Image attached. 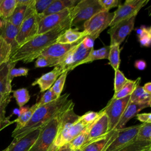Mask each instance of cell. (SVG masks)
<instances>
[{"instance_id": "cell-1", "label": "cell", "mask_w": 151, "mask_h": 151, "mask_svg": "<svg viewBox=\"0 0 151 151\" xmlns=\"http://www.w3.org/2000/svg\"><path fill=\"white\" fill-rule=\"evenodd\" d=\"M71 28L70 15L61 24L52 29L34 38L19 47L11 56L9 62L16 63L22 61L28 63L37 59L40 54L49 46L55 43L58 37L66 29Z\"/></svg>"}, {"instance_id": "cell-2", "label": "cell", "mask_w": 151, "mask_h": 151, "mask_svg": "<svg viewBox=\"0 0 151 151\" xmlns=\"http://www.w3.org/2000/svg\"><path fill=\"white\" fill-rule=\"evenodd\" d=\"M68 93L61 95L56 100L37 107L30 120L22 128L12 132V137L14 139H19L29 132L42 127L58 116L72 101L68 99Z\"/></svg>"}, {"instance_id": "cell-3", "label": "cell", "mask_w": 151, "mask_h": 151, "mask_svg": "<svg viewBox=\"0 0 151 151\" xmlns=\"http://www.w3.org/2000/svg\"><path fill=\"white\" fill-rule=\"evenodd\" d=\"M103 10L99 0H80L71 9V28L81 23L83 24L93 15Z\"/></svg>"}, {"instance_id": "cell-4", "label": "cell", "mask_w": 151, "mask_h": 151, "mask_svg": "<svg viewBox=\"0 0 151 151\" xmlns=\"http://www.w3.org/2000/svg\"><path fill=\"white\" fill-rule=\"evenodd\" d=\"M58 116L41 127L39 135L29 151H52L58 129Z\"/></svg>"}, {"instance_id": "cell-5", "label": "cell", "mask_w": 151, "mask_h": 151, "mask_svg": "<svg viewBox=\"0 0 151 151\" xmlns=\"http://www.w3.org/2000/svg\"><path fill=\"white\" fill-rule=\"evenodd\" d=\"M83 38L59 59L58 64L56 66L59 68L61 74L65 71H71L78 66L79 64L88 56L93 50L88 49L84 46L82 42Z\"/></svg>"}, {"instance_id": "cell-6", "label": "cell", "mask_w": 151, "mask_h": 151, "mask_svg": "<svg viewBox=\"0 0 151 151\" xmlns=\"http://www.w3.org/2000/svg\"><path fill=\"white\" fill-rule=\"evenodd\" d=\"M74 103L71 101L58 114V129L54 143V149L65 144L67 134L72 125L79 119L80 116L74 111Z\"/></svg>"}, {"instance_id": "cell-7", "label": "cell", "mask_w": 151, "mask_h": 151, "mask_svg": "<svg viewBox=\"0 0 151 151\" xmlns=\"http://www.w3.org/2000/svg\"><path fill=\"white\" fill-rule=\"evenodd\" d=\"M113 17V12L104 10L100 11L83 24V31L87 35L96 40L102 31L110 26Z\"/></svg>"}, {"instance_id": "cell-8", "label": "cell", "mask_w": 151, "mask_h": 151, "mask_svg": "<svg viewBox=\"0 0 151 151\" xmlns=\"http://www.w3.org/2000/svg\"><path fill=\"white\" fill-rule=\"evenodd\" d=\"M130 96L115 99H111L103 110L107 116L109 125V132L115 130L116 126L123 112L130 102Z\"/></svg>"}, {"instance_id": "cell-9", "label": "cell", "mask_w": 151, "mask_h": 151, "mask_svg": "<svg viewBox=\"0 0 151 151\" xmlns=\"http://www.w3.org/2000/svg\"><path fill=\"white\" fill-rule=\"evenodd\" d=\"M147 2L148 0H126L124 3L119 5L113 12L114 17L110 26L112 27L122 21L136 16L140 9Z\"/></svg>"}, {"instance_id": "cell-10", "label": "cell", "mask_w": 151, "mask_h": 151, "mask_svg": "<svg viewBox=\"0 0 151 151\" xmlns=\"http://www.w3.org/2000/svg\"><path fill=\"white\" fill-rule=\"evenodd\" d=\"M40 20L36 13L24 19L18 28L16 41L19 47L25 44L38 35V22Z\"/></svg>"}, {"instance_id": "cell-11", "label": "cell", "mask_w": 151, "mask_h": 151, "mask_svg": "<svg viewBox=\"0 0 151 151\" xmlns=\"http://www.w3.org/2000/svg\"><path fill=\"white\" fill-rule=\"evenodd\" d=\"M140 124L116 130V134L106 151H118L126 146L136 141Z\"/></svg>"}, {"instance_id": "cell-12", "label": "cell", "mask_w": 151, "mask_h": 151, "mask_svg": "<svg viewBox=\"0 0 151 151\" xmlns=\"http://www.w3.org/2000/svg\"><path fill=\"white\" fill-rule=\"evenodd\" d=\"M136 16L122 21L113 25L108 30L110 37V45H119L123 42L124 39L133 30Z\"/></svg>"}, {"instance_id": "cell-13", "label": "cell", "mask_w": 151, "mask_h": 151, "mask_svg": "<svg viewBox=\"0 0 151 151\" xmlns=\"http://www.w3.org/2000/svg\"><path fill=\"white\" fill-rule=\"evenodd\" d=\"M71 9H66L42 18L38 22V35L47 32L64 22L70 17Z\"/></svg>"}, {"instance_id": "cell-14", "label": "cell", "mask_w": 151, "mask_h": 151, "mask_svg": "<svg viewBox=\"0 0 151 151\" xmlns=\"http://www.w3.org/2000/svg\"><path fill=\"white\" fill-rule=\"evenodd\" d=\"M109 132V120L103 109L100 110L99 116L91 123L86 143L93 140L101 137Z\"/></svg>"}, {"instance_id": "cell-15", "label": "cell", "mask_w": 151, "mask_h": 151, "mask_svg": "<svg viewBox=\"0 0 151 151\" xmlns=\"http://www.w3.org/2000/svg\"><path fill=\"white\" fill-rule=\"evenodd\" d=\"M40 129L34 130L19 139H14L8 146V151H29L39 135Z\"/></svg>"}, {"instance_id": "cell-16", "label": "cell", "mask_w": 151, "mask_h": 151, "mask_svg": "<svg viewBox=\"0 0 151 151\" xmlns=\"http://www.w3.org/2000/svg\"><path fill=\"white\" fill-rule=\"evenodd\" d=\"M2 21L3 25L0 29V37L10 45L12 55L19 47L16 41L18 28L6 19H2Z\"/></svg>"}, {"instance_id": "cell-17", "label": "cell", "mask_w": 151, "mask_h": 151, "mask_svg": "<svg viewBox=\"0 0 151 151\" xmlns=\"http://www.w3.org/2000/svg\"><path fill=\"white\" fill-rule=\"evenodd\" d=\"M34 4L35 0H32L28 5H17L12 15L6 20L19 28L25 18L35 13Z\"/></svg>"}, {"instance_id": "cell-18", "label": "cell", "mask_w": 151, "mask_h": 151, "mask_svg": "<svg viewBox=\"0 0 151 151\" xmlns=\"http://www.w3.org/2000/svg\"><path fill=\"white\" fill-rule=\"evenodd\" d=\"M150 106L151 104L150 103H140L130 101L120 119L115 130L124 128L126 123L132 118L136 116L140 111L145 108L149 107Z\"/></svg>"}, {"instance_id": "cell-19", "label": "cell", "mask_w": 151, "mask_h": 151, "mask_svg": "<svg viewBox=\"0 0 151 151\" xmlns=\"http://www.w3.org/2000/svg\"><path fill=\"white\" fill-rule=\"evenodd\" d=\"M116 130H111L106 135L93 140L85 144L81 148V151H106L109 145L114 139Z\"/></svg>"}, {"instance_id": "cell-20", "label": "cell", "mask_w": 151, "mask_h": 151, "mask_svg": "<svg viewBox=\"0 0 151 151\" xmlns=\"http://www.w3.org/2000/svg\"><path fill=\"white\" fill-rule=\"evenodd\" d=\"M61 74V73L59 68L57 66H55L52 71L43 74L40 78L36 79L32 83V86L38 85L40 88V92L42 93L50 89Z\"/></svg>"}, {"instance_id": "cell-21", "label": "cell", "mask_w": 151, "mask_h": 151, "mask_svg": "<svg viewBox=\"0 0 151 151\" xmlns=\"http://www.w3.org/2000/svg\"><path fill=\"white\" fill-rule=\"evenodd\" d=\"M80 40L73 44L54 43L49 46L48 48L45 49L40 54L39 57L43 56L51 57L55 59H60L63 57L72 47L76 45Z\"/></svg>"}, {"instance_id": "cell-22", "label": "cell", "mask_w": 151, "mask_h": 151, "mask_svg": "<svg viewBox=\"0 0 151 151\" xmlns=\"http://www.w3.org/2000/svg\"><path fill=\"white\" fill-rule=\"evenodd\" d=\"M15 64L8 61L0 67V96L10 95L12 92V83L9 80V72Z\"/></svg>"}, {"instance_id": "cell-23", "label": "cell", "mask_w": 151, "mask_h": 151, "mask_svg": "<svg viewBox=\"0 0 151 151\" xmlns=\"http://www.w3.org/2000/svg\"><path fill=\"white\" fill-rule=\"evenodd\" d=\"M79 1H80L78 0H54L44 13L40 17H38L41 19L47 15L57 13L66 9H71L74 8Z\"/></svg>"}, {"instance_id": "cell-24", "label": "cell", "mask_w": 151, "mask_h": 151, "mask_svg": "<svg viewBox=\"0 0 151 151\" xmlns=\"http://www.w3.org/2000/svg\"><path fill=\"white\" fill-rule=\"evenodd\" d=\"M86 35L87 34L84 31H80L76 29L70 28L58 37L55 43L73 44L78 41Z\"/></svg>"}, {"instance_id": "cell-25", "label": "cell", "mask_w": 151, "mask_h": 151, "mask_svg": "<svg viewBox=\"0 0 151 151\" xmlns=\"http://www.w3.org/2000/svg\"><path fill=\"white\" fill-rule=\"evenodd\" d=\"M37 107V103L28 109V107H21L19 109V113L18 117L14 120V122L17 123L16 127L14 130H17L22 128L30 120Z\"/></svg>"}, {"instance_id": "cell-26", "label": "cell", "mask_w": 151, "mask_h": 151, "mask_svg": "<svg viewBox=\"0 0 151 151\" xmlns=\"http://www.w3.org/2000/svg\"><path fill=\"white\" fill-rule=\"evenodd\" d=\"M11 97L10 95L0 96V131L14 123V121L9 120V117H5L6 107L10 102Z\"/></svg>"}, {"instance_id": "cell-27", "label": "cell", "mask_w": 151, "mask_h": 151, "mask_svg": "<svg viewBox=\"0 0 151 151\" xmlns=\"http://www.w3.org/2000/svg\"><path fill=\"white\" fill-rule=\"evenodd\" d=\"M141 78L139 77L135 80H129L125 83V84L122 87V88L116 93H114L113 99H119L130 96L136 88L139 86L140 83Z\"/></svg>"}, {"instance_id": "cell-28", "label": "cell", "mask_w": 151, "mask_h": 151, "mask_svg": "<svg viewBox=\"0 0 151 151\" xmlns=\"http://www.w3.org/2000/svg\"><path fill=\"white\" fill-rule=\"evenodd\" d=\"M109 50L110 46H104L98 50L93 49L88 56L83 61H82L78 65L83 64L89 63L97 60L108 59Z\"/></svg>"}, {"instance_id": "cell-29", "label": "cell", "mask_w": 151, "mask_h": 151, "mask_svg": "<svg viewBox=\"0 0 151 151\" xmlns=\"http://www.w3.org/2000/svg\"><path fill=\"white\" fill-rule=\"evenodd\" d=\"M17 6V0H0V18L7 19Z\"/></svg>"}, {"instance_id": "cell-30", "label": "cell", "mask_w": 151, "mask_h": 151, "mask_svg": "<svg viewBox=\"0 0 151 151\" xmlns=\"http://www.w3.org/2000/svg\"><path fill=\"white\" fill-rule=\"evenodd\" d=\"M91 124L87 126L80 133L76 136L68 143L72 150H76L81 149L86 143L88 134L90 127Z\"/></svg>"}, {"instance_id": "cell-31", "label": "cell", "mask_w": 151, "mask_h": 151, "mask_svg": "<svg viewBox=\"0 0 151 151\" xmlns=\"http://www.w3.org/2000/svg\"><path fill=\"white\" fill-rule=\"evenodd\" d=\"M130 101L151 104V94L145 92L142 87L138 86L130 95Z\"/></svg>"}, {"instance_id": "cell-32", "label": "cell", "mask_w": 151, "mask_h": 151, "mask_svg": "<svg viewBox=\"0 0 151 151\" xmlns=\"http://www.w3.org/2000/svg\"><path fill=\"white\" fill-rule=\"evenodd\" d=\"M110 46V50L108 56V60L109 61V64L111 66L113 69L115 71L118 70L120 63V49L119 45L115 44Z\"/></svg>"}, {"instance_id": "cell-33", "label": "cell", "mask_w": 151, "mask_h": 151, "mask_svg": "<svg viewBox=\"0 0 151 151\" xmlns=\"http://www.w3.org/2000/svg\"><path fill=\"white\" fill-rule=\"evenodd\" d=\"M136 141L151 142V123H143L140 124Z\"/></svg>"}, {"instance_id": "cell-34", "label": "cell", "mask_w": 151, "mask_h": 151, "mask_svg": "<svg viewBox=\"0 0 151 151\" xmlns=\"http://www.w3.org/2000/svg\"><path fill=\"white\" fill-rule=\"evenodd\" d=\"M13 97L15 99L17 104L19 108L23 107L28 102L30 99L29 91L26 88H21L14 91H12Z\"/></svg>"}, {"instance_id": "cell-35", "label": "cell", "mask_w": 151, "mask_h": 151, "mask_svg": "<svg viewBox=\"0 0 151 151\" xmlns=\"http://www.w3.org/2000/svg\"><path fill=\"white\" fill-rule=\"evenodd\" d=\"M11 54L12 50L10 45L0 37V67L9 61Z\"/></svg>"}, {"instance_id": "cell-36", "label": "cell", "mask_w": 151, "mask_h": 151, "mask_svg": "<svg viewBox=\"0 0 151 151\" xmlns=\"http://www.w3.org/2000/svg\"><path fill=\"white\" fill-rule=\"evenodd\" d=\"M139 41L142 46L149 47L151 44V28L142 26L138 32Z\"/></svg>"}, {"instance_id": "cell-37", "label": "cell", "mask_w": 151, "mask_h": 151, "mask_svg": "<svg viewBox=\"0 0 151 151\" xmlns=\"http://www.w3.org/2000/svg\"><path fill=\"white\" fill-rule=\"evenodd\" d=\"M150 148H151V142L134 141L118 151H146Z\"/></svg>"}, {"instance_id": "cell-38", "label": "cell", "mask_w": 151, "mask_h": 151, "mask_svg": "<svg viewBox=\"0 0 151 151\" xmlns=\"http://www.w3.org/2000/svg\"><path fill=\"white\" fill-rule=\"evenodd\" d=\"M59 62V59H55L48 57H39L35 63V68H42L45 67H55Z\"/></svg>"}, {"instance_id": "cell-39", "label": "cell", "mask_w": 151, "mask_h": 151, "mask_svg": "<svg viewBox=\"0 0 151 151\" xmlns=\"http://www.w3.org/2000/svg\"><path fill=\"white\" fill-rule=\"evenodd\" d=\"M67 73L68 72L67 71L62 73L59 76V77L56 80V81L52 86V87L50 88L54 91V93L58 97H59L61 96V92L63 90Z\"/></svg>"}, {"instance_id": "cell-40", "label": "cell", "mask_w": 151, "mask_h": 151, "mask_svg": "<svg viewBox=\"0 0 151 151\" xmlns=\"http://www.w3.org/2000/svg\"><path fill=\"white\" fill-rule=\"evenodd\" d=\"M128 79L124 76V74L119 70H115L114 82V93L119 91L122 87L127 81Z\"/></svg>"}, {"instance_id": "cell-41", "label": "cell", "mask_w": 151, "mask_h": 151, "mask_svg": "<svg viewBox=\"0 0 151 151\" xmlns=\"http://www.w3.org/2000/svg\"><path fill=\"white\" fill-rule=\"evenodd\" d=\"M58 98V97L54 93V91L51 88H50L45 91V93L41 96L40 100L36 103L38 107H40L44 104H46L47 103H49L56 100Z\"/></svg>"}, {"instance_id": "cell-42", "label": "cell", "mask_w": 151, "mask_h": 151, "mask_svg": "<svg viewBox=\"0 0 151 151\" xmlns=\"http://www.w3.org/2000/svg\"><path fill=\"white\" fill-rule=\"evenodd\" d=\"M54 0H35V11L40 17Z\"/></svg>"}, {"instance_id": "cell-43", "label": "cell", "mask_w": 151, "mask_h": 151, "mask_svg": "<svg viewBox=\"0 0 151 151\" xmlns=\"http://www.w3.org/2000/svg\"><path fill=\"white\" fill-rule=\"evenodd\" d=\"M29 69L25 67L20 68H12L9 72V80L12 83V81L15 77L21 76H27L28 73Z\"/></svg>"}, {"instance_id": "cell-44", "label": "cell", "mask_w": 151, "mask_h": 151, "mask_svg": "<svg viewBox=\"0 0 151 151\" xmlns=\"http://www.w3.org/2000/svg\"><path fill=\"white\" fill-rule=\"evenodd\" d=\"M100 114V111L99 112L90 111L86 113L83 116H81L80 117L81 120L87 125H89L94 122V120L99 116Z\"/></svg>"}, {"instance_id": "cell-45", "label": "cell", "mask_w": 151, "mask_h": 151, "mask_svg": "<svg viewBox=\"0 0 151 151\" xmlns=\"http://www.w3.org/2000/svg\"><path fill=\"white\" fill-rule=\"evenodd\" d=\"M99 2L103 9L106 11H109L112 8L118 6L121 4V1L119 0H99Z\"/></svg>"}, {"instance_id": "cell-46", "label": "cell", "mask_w": 151, "mask_h": 151, "mask_svg": "<svg viewBox=\"0 0 151 151\" xmlns=\"http://www.w3.org/2000/svg\"><path fill=\"white\" fill-rule=\"evenodd\" d=\"M136 119L140 122L143 123H151V114L150 113H138L136 116Z\"/></svg>"}, {"instance_id": "cell-47", "label": "cell", "mask_w": 151, "mask_h": 151, "mask_svg": "<svg viewBox=\"0 0 151 151\" xmlns=\"http://www.w3.org/2000/svg\"><path fill=\"white\" fill-rule=\"evenodd\" d=\"M94 40L93 38L88 35H86L83 40L82 42L84 46L88 49H93Z\"/></svg>"}, {"instance_id": "cell-48", "label": "cell", "mask_w": 151, "mask_h": 151, "mask_svg": "<svg viewBox=\"0 0 151 151\" xmlns=\"http://www.w3.org/2000/svg\"><path fill=\"white\" fill-rule=\"evenodd\" d=\"M134 67L139 70H143L146 67V63L143 60H137L134 63Z\"/></svg>"}, {"instance_id": "cell-49", "label": "cell", "mask_w": 151, "mask_h": 151, "mask_svg": "<svg viewBox=\"0 0 151 151\" xmlns=\"http://www.w3.org/2000/svg\"><path fill=\"white\" fill-rule=\"evenodd\" d=\"M52 151H73V150L70 148L68 143H66L64 145L54 148Z\"/></svg>"}, {"instance_id": "cell-50", "label": "cell", "mask_w": 151, "mask_h": 151, "mask_svg": "<svg viewBox=\"0 0 151 151\" xmlns=\"http://www.w3.org/2000/svg\"><path fill=\"white\" fill-rule=\"evenodd\" d=\"M142 87L145 92L151 94V83L150 82L145 84Z\"/></svg>"}, {"instance_id": "cell-51", "label": "cell", "mask_w": 151, "mask_h": 151, "mask_svg": "<svg viewBox=\"0 0 151 151\" xmlns=\"http://www.w3.org/2000/svg\"><path fill=\"white\" fill-rule=\"evenodd\" d=\"M32 0H17V5H28Z\"/></svg>"}, {"instance_id": "cell-52", "label": "cell", "mask_w": 151, "mask_h": 151, "mask_svg": "<svg viewBox=\"0 0 151 151\" xmlns=\"http://www.w3.org/2000/svg\"><path fill=\"white\" fill-rule=\"evenodd\" d=\"M2 25H3V21H2V19H0V29L2 28Z\"/></svg>"}, {"instance_id": "cell-53", "label": "cell", "mask_w": 151, "mask_h": 151, "mask_svg": "<svg viewBox=\"0 0 151 151\" xmlns=\"http://www.w3.org/2000/svg\"><path fill=\"white\" fill-rule=\"evenodd\" d=\"M1 151H8V147H7L6 148L4 149V150H1Z\"/></svg>"}, {"instance_id": "cell-54", "label": "cell", "mask_w": 151, "mask_h": 151, "mask_svg": "<svg viewBox=\"0 0 151 151\" xmlns=\"http://www.w3.org/2000/svg\"><path fill=\"white\" fill-rule=\"evenodd\" d=\"M73 151H81V149H77V150H73Z\"/></svg>"}, {"instance_id": "cell-55", "label": "cell", "mask_w": 151, "mask_h": 151, "mask_svg": "<svg viewBox=\"0 0 151 151\" xmlns=\"http://www.w3.org/2000/svg\"><path fill=\"white\" fill-rule=\"evenodd\" d=\"M146 151H151V148H150V149H147V150H146Z\"/></svg>"}, {"instance_id": "cell-56", "label": "cell", "mask_w": 151, "mask_h": 151, "mask_svg": "<svg viewBox=\"0 0 151 151\" xmlns=\"http://www.w3.org/2000/svg\"><path fill=\"white\" fill-rule=\"evenodd\" d=\"M0 19H1V18H0Z\"/></svg>"}, {"instance_id": "cell-57", "label": "cell", "mask_w": 151, "mask_h": 151, "mask_svg": "<svg viewBox=\"0 0 151 151\" xmlns=\"http://www.w3.org/2000/svg\"></svg>"}]
</instances>
